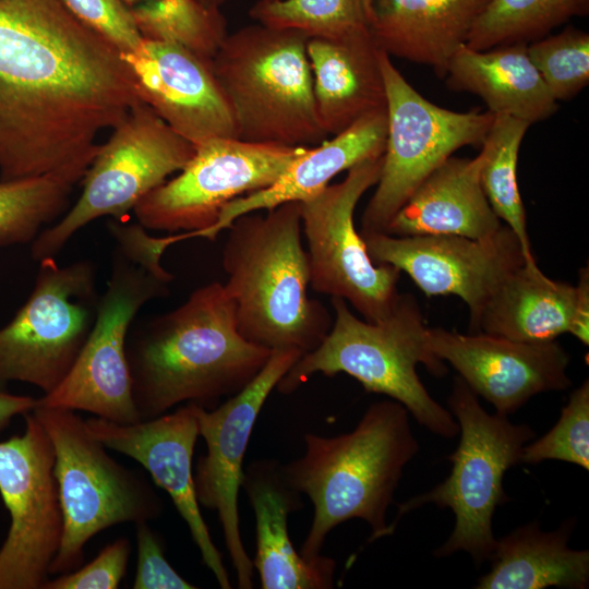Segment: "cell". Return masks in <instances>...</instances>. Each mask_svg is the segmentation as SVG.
Masks as SVG:
<instances>
[{
	"instance_id": "obj_10",
	"label": "cell",
	"mask_w": 589,
	"mask_h": 589,
	"mask_svg": "<svg viewBox=\"0 0 589 589\" xmlns=\"http://www.w3.org/2000/svg\"><path fill=\"white\" fill-rule=\"evenodd\" d=\"M195 146L176 133L144 101L137 103L100 145L82 179L76 202L31 243L35 261L56 257L91 221L120 220L151 191L180 171Z\"/></svg>"
},
{
	"instance_id": "obj_2",
	"label": "cell",
	"mask_w": 589,
	"mask_h": 589,
	"mask_svg": "<svg viewBox=\"0 0 589 589\" xmlns=\"http://www.w3.org/2000/svg\"><path fill=\"white\" fill-rule=\"evenodd\" d=\"M272 350L238 330L236 304L218 281L195 289L178 308L155 316L127 341L132 395L141 420L182 402L206 409L240 392Z\"/></svg>"
},
{
	"instance_id": "obj_13",
	"label": "cell",
	"mask_w": 589,
	"mask_h": 589,
	"mask_svg": "<svg viewBox=\"0 0 589 589\" xmlns=\"http://www.w3.org/2000/svg\"><path fill=\"white\" fill-rule=\"evenodd\" d=\"M309 147L214 137L195 146L180 173L146 194L133 208L146 230L185 231L169 244L214 226L232 200L273 184Z\"/></svg>"
},
{
	"instance_id": "obj_30",
	"label": "cell",
	"mask_w": 589,
	"mask_h": 589,
	"mask_svg": "<svg viewBox=\"0 0 589 589\" xmlns=\"http://www.w3.org/2000/svg\"><path fill=\"white\" fill-rule=\"evenodd\" d=\"M589 13V0H489L466 45L476 50L541 39L573 17Z\"/></svg>"
},
{
	"instance_id": "obj_15",
	"label": "cell",
	"mask_w": 589,
	"mask_h": 589,
	"mask_svg": "<svg viewBox=\"0 0 589 589\" xmlns=\"http://www.w3.org/2000/svg\"><path fill=\"white\" fill-rule=\"evenodd\" d=\"M22 434L0 441V495L10 527L0 548V589H44L63 536L52 444L31 412Z\"/></svg>"
},
{
	"instance_id": "obj_42",
	"label": "cell",
	"mask_w": 589,
	"mask_h": 589,
	"mask_svg": "<svg viewBox=\"0 0 589 589\" xmlns=\"http://www.w3.org/2000/svg\"><path fill=\"white\" fill-rule=\"evenodd\" d=\"M266 1H273V0H266Z\"/></svg>"
},
{
	"instance_id": "obj_19",
	"label": "cell",
	"mask_w": 589,
	"mask_h": 589,
	"mask_svg": "<svg viewBox=\"0 0 589 589\" xmlns=\"http://www.w3.org/2000/svg\"><path fill=\"white\" fill-rule=\"evenodd\" d=\"M88 432L106 448L141 464L154 482L165 490L185 521L203 563L223 589H230L229 574L215 545L197 502L192 460L200 436L195 404L187 402L173 412L134 423L103 418L85 420Z\"/></svg>"
},
{
	"instance_id": "obj_36",
	"label": "cell",
	"mask_w": 589,
	"mask_h": 589,
	"mask_svg": "<svg viewBox=\"0 0 589 589\" xmlns=\"http://www.w3.org/2000/svg\"><path fill=\"white\" fill-rule=\"evenodd\" d=\"M82 23L104 36L120 52L139 47L143 37L120 0H61Z\"/></svg>"
},
{
	"instance_id": "obj_8",
	"label": "cell",
	"mask_w": 589,
	"mask_h": 589,
	"mask_svg": "<svg viewBox=\"0 0 589 589\" xmlns=\"http://www.w3.org/2000/svg\"><path fill=\"white\" fill-rule=\"evenodd\" d=\"M449 411L459 425L457 448L448 456L449 476L431 491L398 506L388 524L392 534L401 516L433 503L449 508L455 526L449 538L434 551L436 557L467 552L476 565L491 558L496 539L493 515L508 498L503 488L506 471L520 462L524 446L534 437L527 424H514L507 416L490 414L478 396L457 375L448 397Z\"/></svg>"
},
{
	"instance_id": "obj_1",
	"label": "cell",
	"mask_w": 589,
	"mask_h": 589,
	"mask_svg": "<svg viewBox=\"0 0 589 589\" xmlns=\"http://www.w3.org/2000/svg\"><path fill=\"white\" fill-rule=\"evenodd\" d=\"M141 99L120 50L61 0H0V180L82 181Z\"/></svg>"
},
{
	"instance_id": "obj_24",
	"label": "cell",
	"mask_w": 589,
	"mask_h": 589,
	"mask_svg": "<svg viewBox=\"0 0 589 589\" xmlns=\"http://www.w3.org/2000/svg\"><path fill=\"white\" fill-rule=\"evenodd\" d=\"M489 0H374L371 35L389 57L431 67L444 79Z\"/></svg>"
},
{
	"instance_id": "obj_9",
	"label": "cell",
	"mask_w": 589,
	"mask_h": 589,
	"mask_svg": "<svg viewBox=\"0 0 589 589\" xmlns=\"http://www.w3.org/2000/svg\"><path fill=\"white\" fill-rule=\"evenodd\" d=\"M32 413L53 448L63 536L49 573L61 575L83 565L85 545L95 534L115 525L154 519L163 503L147 481L106 452L74 410L37 400Z\"/></svg>"
},
{
	"instance_id": "obj_33",
	"label": "cell",
	"mask_w": 589,
	"mask_h": 589,
	"mask_svg": "<svg viewBox=\"0 0 589 589\" xmlns=\"http://www.w3.org/2000/svg\"><path fill=\"white\" fill-rule=\"evenodd\" d=\"M120 1L144 39L177 41L207 59L228 34L220 10H211L197 0Z\"/></svg>"
},
{
	"instance_id": "obj_16",
	"label": "cell",
	"mask_w": 589,
	"mask_h": 589,
	"mask_svg": "<svg viewBox=\"0 0 589 589\" xmlns=\"http://www.w3.org/2000/svg\"><path fill=\"white\" fill-rule=\"evenodd\" d=\"M303 356L297 349L272 350L261 371L237 394L212 409L195 404L200 436L206 444L193 471L200 505L215 510L240 589L253 588V561L240 533L238 493L243 458L257 416L281 377Z\"/></svg>"
},
{
	"instance_id": "obj_17",
	"label": "cell",
	"mask_w": 589,
	"mask_h": 589,
	"mask_svg": "<svg viewBox=\"0 0 589 589\" xmlns=\"http://www.w3.org/2000/svg\"><path fill=\"white\" fill-rule=\"evenodd\" d=\"M360 235L374 264L392 265L406 273L426 296L459 297L469 310L470 333L500 284L529 264L519 239L505 225L484 239L456 235Z\"/></svg>"
},
{
	"instance_id": "obj_39",
	"label": "cell",
	"mask_w": 589,
	"mask_h": 589,
	"mask_svg": "<svg viewBox=\"0 0 589 589\" xmlns=\"http://www.w3.org/2000/svg\"><path fill=\"white\" fill-rule=\"evenodd\" d=\"M569 334L582 345L589 344V268L581 267L575 286V300Z\"/></svg>"
},
{
	"instance_id": "obj_40",
	"label": "cell",
	"mask_w": 589,
	"mask_h": 589,
	"mask_svg": "<svg viewBox=\"0 0 589 589\" xmlns=\"http://www.w3.org/2000/svg\"><path fill=\"white\" fill-rule=\"evenodd\" d=\"M38 398L14 395L0 388V432L8 428L15 416L31 412Z\"/></svg>"
},
{
	"instance_id": "obj_4",
	"label": "cell",
	"mask_w": 589,
	"mask_h": 589,
	"mask_svg": "<svg viewBox=\"0 0 589 589\" xmlns=\"http://www.w3.org/2000/svg\"><path fill=\"white\" fill-rule=\"evenodd\" d=\"M224 285L236 304L239 333L269 350H314L329 333V311L308 296L310 266L301 241V204H280L265 215L243 214L228 228Z\"/></svg>"
},
{
	"instance_id": "obj_34",
	"label": "cell",
	"mask_w": 589,
	"mask_h": 589,
	"mask_svg": "<svg viewBox=\"0 0 589 589\" xmlns=\"http://www.w3.org/2000/svg\"><path fill=\"white\" fill-rule=\"evenodd\" d=\"M527 51L556 101L570 100L588 85V32L567 26L528 44Z\"/></svg>"
},
{
	"instance_id": "obj_3",
	"label": "cell",
	"mask_w": 589,
	"mask_h": 589,
	"mask_svg": "<svg viewBox=\"0 0 589 589\" xmlns=\"http://www.w3.org/2000/svg\"><path fill=\"white\" fill-rule=\"evenodd\" d=\"M304 442V455L283 465L288 483L314 507L300 554L322 555L327 534L353 518L369 524V542L387 536L386 512L419 450L408 410L390 398L377 401L351 432L329 437L306 433Z\"/></svg>"
},
{
	"instance_id": "obj_28",
	"label": "cell",
	"mask_w": 589,
	"mask_h": 589,
	"mask_svg": "<svg viewBox=\"0 0 589 589\" xmlns=\"http://www.w3.org/2000/svg\"><path fill=\"white\" fill-rule=\"evenodd\" d=\"M574 522L543 531L536 522L496 539L491 569L478 589H585L589 584V551L568 546Z\"/></svg>"
},
{
	"instance_id": "obj_22",
	"label": "cell",
	"mask_w": 589,
	"mask_h": 589,
	"mask_svg": "<svg viewBox=\"0 0 589 589\" xmlns=\"http://www.w3.org/2000/svg\"><path fill=\"white\" fill-rule=\"evenodd\" d=\"M387 135L386 109L372 112L320 145L309 147L269 187L226 204L214 226L200 238L214 240L239 216L303 202L324 190L339 172L383 156Z\"/></svg>"
},
{
	"instance_id": "obj_27",
	"label": "cell",
	"mask_w": 589,
	"mask_h": 589,
	"mask_svg": "<svg viewBox=\"0 0 589 589\" xmlns=\"http://www.w3.org/2000/svg\"><path fill=\"white\" fill-rule=\"evenodd\" d=\"M574 300V285L551 279L537 264H524L495 289L471 333L524 342L556 340L569 332Z\"/></svg>"
},
{
	"instance_id": "obj_11",
	"label": "cell",
	"mask_w": 589,
	"mask_h": 589,
	"mask_svg": "<svg viewBox=\"0 0 589 589\" xmlns=\"http://www.w3.org/2000/svg\"><path fill=\"white\" fill-rule=\"evenodd\" d=\"M386 92L387 135L376 189L361 218L360 232H385L422 181L465 146L482 145L494 113L440 107L416 91L380 49Z\"/></svg>"
},
{
	"instance_id": "obj_31",
	"label": "cell",
	"mask_w": 589,
	"mask_h": 589,
	"mask_svg": "<svg viewBox=\"0 0 589 589\" xmlns=\"http://www.w3.org/2000/svg\"><path fill=\"white\" fill-rule=\"evenodd\" d=\"M374 0H259L250 9L257 23L297 29L309 38H372Z\"/></svg>"
},
{
	"instance_id": "obj_23",
	"label": "cell",
	"mask_w": 589,
	"mask_h": 589,
	"mask_svg": "<svg viewBox=\"0 0 589 589\" xmlns=\"http://www.w3.org/2000/svg\"><path fill=\"white\" fill-rule=\"evenodd\" d=\"M484 154L450 156L414 190L384 233L397 237L456 235L484 239L503 223L491 207L480 181Z\"/></svg>"
},
{
	"instance_id": "obj_38",
	"label": "cell",
	"mask_w": 589,
	"mask_h": 589,
	"mask_svg": "<svg viewBox=\"0 0 589 589\" xmlns=\"http://www.w3.org/2000/svg\"><path fill=\"white\" fill-rule=\"evenodd\" d=\"M136 527L137 563L133 581L134 589H195L169 564L163 542L147 521Z\"/></svg>"
},
{
	"instance_id": "obj_26",
	"label": "cell",
	"mask_w": 589,
	"mask_h": 589,
	"mask_svg": "<svg viewBox=\"0 0 589 589\" xmlns=\"http://www.w3.org/2000/svg\"><path fill=\"white\" fill-rule=\"evenodd\" d=\"M444 79L449 89L479 96L492 113L530 124L550 118L558 109L525 44L488 50L464 44L452 58Z\"/></svg>"
},
{
	"instance_id": "obj_5",
	"label": "cell",
	"mask_w": 589,
	"mask_h": 589,
	"mask_svg": "<svg viewBox=\"0 0 589 589\" xmlns=\"http://www.w3.org/2000/svg\"><path fill=\"white\" fill-rule=\"evenodd\" d=\"M108 227L115 242L111 272L92 330L69 374L38 404L134 423L141 419L132 395L128 335L139 311L168 296L175 277L160 263L168 248L165 237L148 235L139 223L113 219Z\"/></svg>"
},
{
	"instance_id": "obj_37",
	"label": "cell",
	"mask_w": 589,
	"mask_h": 589,
	"mask_svg": "<svg viewBox=\"0 0 589 589\" xmlns=\"http://www.w3.org/2000/svg\"><path fill=\"white\" fill-rule=\"evenodd\" d=\"M130 554V541L118 538L88 564L49 578L44 589H116L124 577Z\"/></svg>"
},
{
	"instance_id": "obj_6",
	"label": "cell",
	"mask_w": 589,
	"mask_h": 589,
	"mask_svg": "<svg viewBox=\"0 0 589 589\" xmlns=\"http://www.w3.org/2000/svg\"><path fill=\"white\" fill-rule=\"evenodd\" d=\"M334 321L329 333L312 351L304 353L278 382L276 389L290 394L312 375L346 373L368 393L386 395L401 404L425 429L453 438L459 425L421 382L417 365L434 376L447 373L444 361L429 348L424 318L411 293H399L389 314L381 321L357 317L339 297H332Z\"/></svg>"
},
{
	"instance_id": "obj_20",
	"label": "cell",
	"mask_w": 589,
	"mask_h": 589,
	"mask_svg": "<svg viewBox=\"0 0 589 589\" xmlns=\"http://www.w3.org/2000/svg\"><path fill=\"white\" fill-rule=\"evenodd\" d=\"M140 99L194 146L237 137L231 108L207 59L180 43L144 39L121 52Z\"/></svg>"
},
{
	"instance_id": "obj_35",
	"label": "cell",
	"mask_w": 589,
	"mask_h": 589,
	"mask_svg": "<svg viewBox=\"0 0 589 589\" xmlns=\"http://www.w3.org/2000/svg\"><path fill=\"white\" fill-rule=\"evenodd\" d=\"M561 460L589 470V382L585 380L569 395L555 425L543 436L526 444L520 462L536 465Z\"/></svg>"
},
{
	"instance_id": "obj_18",
	"label": "cell",
	"mask_w": 589,
	"mask_h": 589,
	"mask_svg": "<svg viewBox=\"0 0 589 589\" xmlns=\"http://www.w3.org/2000/svg\"><path fill=\"white\" fill-rule=\"evenodd\" d=\"M426 342L501 416L514 413L538 394L572 385L567 374L569 354L556 340L524 342L484 333L428 327Z\"/></svg>"
},
{
	"instance_id": "obj_32",
	"label": "cell",
	"mask_w": 589,
	"mask_h": 589,
	"mask_svg": "<svg viewBox=\"0 0 589 589\" xmlns=\"http://www.w3.org/2000/svg\"><path fill=\"white\" fill-rule=\"evenodd\" d=\"M75 184L56 175L0 180V247L32 243L69 209Z\"/></svg>"
},
{
	"instance_id": "obj_21",
	"label": "cell",
	"mask_w": 589,
	"mask_h": 589,
	"mask_svg": "<svg viewBox=\"0 0 589 589\" xmlns=\"http://www.w3.org/2000/svg\"><path fill=\"white\" fill-rule=\"evenodd\" d=\"M245 491L256 521L253 561L263 589H328L336 563L320 555L305 558L289 537L288 517L302 508L301 494L286 480L283 465L273 459L250 464L243 472Z\"/></svg>"
},
{
	"instance_id": "obj_41",
	"label": "cell",
	"mask_w": 589,
	"mask_h": 589,
	"mask_svg": "<svg viewBox=\"0 0 589 589\" xmlns=\"http://www.w3.org/2000/svg\"><path fill=\"white\" fill-rule=\"evenodd\" d=\"M200 3H202L204 7L211 9V10H219L220 7L227 1V0H197Z\"/></svg>"
},
{
	"instance_id": "obj_7",
	"label": "cell",
	"mask_w": 589,
	"mask_h": 589,
	"mask_svg": "<svg viewBox=\"0 0 589 589\" xmlns=\"http://www.w3.org/2000/svg\"><path fill=\"white\" fill-rule=\"evenodd\" d=\"M308 39L297 29L261 23L224 38L212 65L238 139L304 147L325 141L315 110Z\"/></svg>"
},
{
	"instance_id": "obj_14",
	"label": "cell",
	"mask_w": 589,
	"mask_h": 589,
	"mask_svg": "<svg viewBox=\"0 0 589 589\" xmlns=\"http://www.w3.org/2000/svg\"><path fill=\"white\" fill-rule=\"evenodd\" d=\"M382 160L383 156L353 166L342 181L300 202L310 286L316 292L342 298L369 322L389 314L399 294L401 273L392 265L373 263L353 223L357 204L380 179Z\"/></svg>"
},
{
	"instance_id": "obj_25",
	"label": "cell",
	"mask_w": 589,
	"mask_h": 589,
	"mask_svg": "<svg viewBox=\"0 0 589 589\" xmlns=\"http://www.w3.org/2000/svg\"><path fill=\"white\" fill-rule=\"evenodd\" d=\"M306 53L313 75L318 123L336 135L361 118L386 109L380 49L373 38H309Z\"/></svg>"
},
{
	"instance_id": "obj_29",
	"label": "cell",
	"mask_w": 589,
	"mask_h": 589,
	"mask_svg": "<svg viewBox=\"0 0 589 589\" xmlns=\"http://www.w3.org/2000/svg\"><path fill=\"white\" fill-rule=\"evenodd\" d=\"M530 125L510 116L494 115L480 147L484 154L480 181L494 213L519 239L528 263L537 264L517 181L519 148Z\"/></svg>"
},
{
	"instance_id": "obj_12",
	"label": "cell",
	"mask_w": 589,
	"mask_h": 589,
	"mask_svg": "<svg viewBox=\"0 0 589 589\" xmlns=\"http://www.w3.org/2000/svg\"><path fill=\"white\" fill-rule=\"evenodd\" d=\"M96 269L81 260L39 261L34 288L0 328V388L11 381L56 389L74 365L96 317Z\"/></svg>"
}]
</instances>
